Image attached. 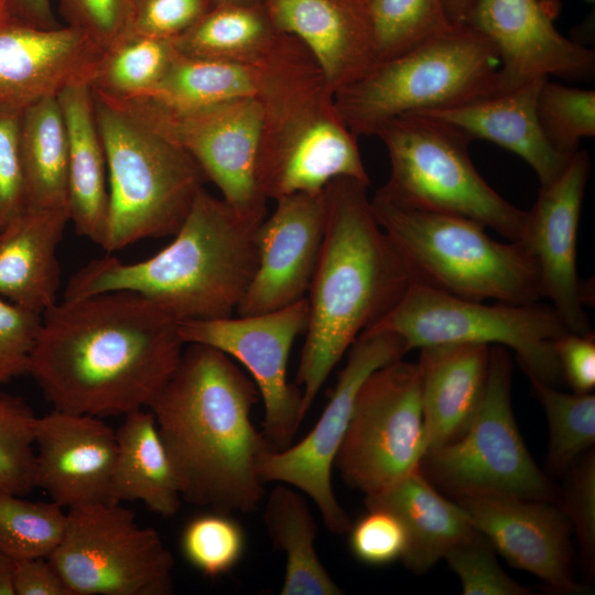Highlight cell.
<instances>
[{
	"label": "cell",
	"instance_id": "1",
	"mask_svg": "<svg viewBox=\"0 0 595 595\" xmlns=\"http://www.w3.org/2000/svg\"><path fill=\"white\" fill-rule=\"evenodd\" d=\"M184 345L178 321L138 293L64 299L42 314L28 375L55 410L127 415L149 408Z\"/></svg>",
	"mask_w": 595,
	"mask_h": 595
},
{
	"label": "cell",
	"instance_id": "2",
	"mask_svg": "<svg viewBox=\"0 0 595 595\" xmlns=\"http://www.w3.org/2000/svg\"><path fill=\"white\" fill-rule=\"evenodd\" d=\"M187 345L148 408L181 496L214 511L252 512L266 493L259 464L272 450L250 419L259 390L228 355L203 344Z\"/></svg>",
	"mask_w": 595,
	"mask_h": 595
},
{
	"label": "cell",
	"instance_id": "3",
	"mask_svg": "<svg viewBox=\"0 0 595 595\" xmlns=\"http://www.w3.org/2000/svg\"><path fill=\"white\" fill-rule=\"evenodd\" d=\"M367 187L339 177L324 188L325 236L306 296L309 320L295 376L305 415L356 338L414 282L377 221Z\"/></svg>",
	"mask_w": 595,
	"mask_h": 595
},
{
	"label": "cell",
	"instance_id": "4",
	"mask_svg": "<svg viewBox=\"0 0 595 595\" xmlns=\"http://www.w3.org/2000/svg\"><path fill=\"white\" fill-rule=\"evenodd\" d=\"M262 221L202 188L165 248L136 262L94 259L71 278L64 299L130 291L178 322L231 316L257 269Z\"/></svg>",
	"mask_w": 595,
	"mask_h": 595
},
{
	"label": "cell",
	"instance_id": "5",
	"mask_svg": "<svg viewBox=\"0 0 595 595\" xmlns=\"http://www.w3.org/2000/svg\"><path fill=\"white\" fill-rule=\"evenodd\" d=\"M370 203L415 282L476 301L532 304L544 298L524 242H500L474 219L404 204L380 188Z\"/></svg>",
	"mask_w": 595,
	"mask_h": 595
},
{
	"label": "cell",
	"instance_id": "6",
	"mask_svg": "<svg viewBox=\"0 0 595 595\" xmlns=\"http://www.w3.org/2000/svg\"><path fill=\"white\" fill-rule=\"evenodd\" d=\"M108 174L107 252L174 235L206 177L177 144L91 89Z\"/></svg>",
	"mask_w": 595,
	"mask_h": 595
},
{
	"label": "cell",
	"instance_id": "7",
	"mask_svg": "<svg viewBox=\"0 0 595 595\" xmlns=\"http://www.w3.org/2000/svg\"><path fill=\"white\" fill-rule=\"evenodd\" d=\"M500 62L493 43L469 23L443 32L394 57L334 94L337 110L356 136H376L387 121L439 110L500 91Z\"/></svg>",
	"mask_w": 595,
	"mask_h": 595
},
{
	"label": "cell",
	"instance_id": "8",
	"mask_svg": "<svg viewBox=\"0 0 595 595\" xmlns=\"http://www.w3.org/2000/svg\"><path fill=\"white\" fill-rule=\"evenodd\" d=\"M256 176L264 198L322 192L339 177L369 185L357 137L343 121L313 60L262 100Z\"/></svg>",
	"mask_w": 595,
	"mask_h": 595
},
{
	"label": "cell",
	"instance_id": "9",
	"mask_svg": "<svg viewBox=\"0 0 595 595\" xmlns=\"http://www.w3.org/2000/svg\"><path fill=\"white\" fill-rule=\"evenodd\" d=\"M390 160L380 187L391 198L474 219L507 240L522 241L528 210L501 197L478 173L468 152L472 141L457 128L422 112L398 116L376 133Z\"/></svg>",
	"mask_w": 595,
	"mask_h": 595
},
{
	"label": "cell",
	"instance_id": "10",
	"mask_svg": "<svg viewBox=\"0 0 595 595\" xmlns=\"http://www.w3.org/2000/svg\"><path fill=\"white\" fill-rule=\"evenodd\" d=\"M367 331L396 334L409 351L443 344L499 345L516 353L528 377L552 386L562 378L554 342L570 332L550 304H487L415 281Z\"/></svg>",
	"mask_w": 595,
	"mask_h": 595
},
{
	"label": "cell",
	"instance_id": "11",
	"mask_svg": "<svg viewBox=\"0 0 595 595\" xmlns=\"http://www.w3.org/2000/svg\"><path fill=\"white\" fill-rule=\"evenodd\" d=\"M509 349L490 347L485 392L470 425L455 441L426 452L421 472L453 497L502 495L554 500L518 430L511 407Z\"/></svg>",
	"mask_w": 595,
	"mask_h": 595
},
{
	"label": "cell",
	"instance_id": "12",
	"mask_svg": "<svg viewBox=\"0 0 595 595\" xmlns=\"http://www.w3.org/2000/svg\"><path fill=\"white\" fill-rule=\"evenodd\" d=\"M72 595H170L174 559L120 502L73 507L47 556Z\"/></svg>",
	"mask_w": 595,
	"mask_h": 595
},
{
	"label": "cell",
	"instance_id": "13",
	"mask_svg": "<svg viewBox=\"0 0 595 595\" xmlns=\"http://www.w3.org/2000/svg\"><path fill=\"white\" fill-rule=\"evenodd\" d=\"M426 451L420 368L401 358L360 386L334 467L370 496L419 470Z\"/></svg>",
	"mask_w": 595,
	"mask_h": 595
},
{
	"label": "cell",
	"instance_id": "14",
	"mask_svg": "<svg viewBox=\"0 0 595 595\" xmlns=\"http://www.w3.org/2000/svg\"><path fill=\"white\" fill-rule=\"evenodd\" d=\"M115 100L183 149L240 216L266 218L267 199L256 176L263 120L261 100L234 99L191 107L148 98Z\"/></svg>",
	"mask_w": 595,
	"mask_h": 595
},
{
	"label": "cell",
	"instance_id": "15",
	"mask_svg": "<svg viewBox=\"0 0 595 595\" xmlns=\"http://www.w3.org/2000/svg\"><path fill=\"white\" fill-rule=\"evenodd\" d=\"M347 360L335 388L313 429L299 442L268 451L259 464L263 483H283L306 494L316 505L328 531L348 532L351 522L335 497L332 469L348 426L357 392L378 368L403 358L409 351L396 334L361 333L348 348Z\"/></svg>",
	"mask_w": 595,
	"mask_h": 595
},
{
	"label": "cell",
	"instance_id": "16",
	"mask_svg": "<svg viewBox=\"0 0 595 595\" xmlns=\"http://www.w3.org/2000/svg\"><path fill=\"white\" fill-rule=\"evenodd\" d=\"M309 304L255 315L178 322L185 344L214 347L238 360L255 381L264 408L262 433L274 451L292 441L305 418L302 390L289 382L288 363L295 338L305 333Z\"/></svg>",
	"mask_w": 595,
	"mask_h": 595
},
{
	"label": "cell",
	"instance_id": "17",
	"mask_svg": "<svg viewBox=\"0 0 595 595\" xmlns=\"http://www.w3.org/2000/svg\"><path fill=\"white\" fill-rule=\"evenodd\" d=\"M591 160L577 150L563 172L550 184L540 185L534 205L528 210L523 242L540 274L543 296L573 333L591 332L584 310L589 290L576 269V239Z\"/></svg>",
	"mask_w": 595,
	"mask_h": 595
},
{
	"label": "cell",
	"instance_id": "18",
	"mask_svg": "<svg viewBox=\"0 0 595 595\" xmlns=\"http://www.w3.org/2000/svg\"><path fill=\"white\" fill-rule=\"evenodd\" d=\"M274 202L258 229V264L237 315L280 310L307 296L325 236L324 190Z\"/></svg>",
	"mask_w": 595,
	"mask_h": 595
},
{
	"label": "cell",
	"instance_id": "19",
	"mask_svg": "<svg viewBox=\"0 0 595 595\" xmlns=\"http://www.w3.org/2000/svg\"><path fill=\"white\" fill-rule=\"evenodd\" d=\"M466 23L497 50L500 91L550 75L593 74L594 51L560 34L539 0H474Z\"/></svg>",
	"mask_w": 595,
	"mask_h": 595
},
{
	"label": "cell",
	"instance_id": "20",
	"mask_svg": "<svg viewBox=\"0 0 595 595\" xmlns=\"http://www.w3.org/2000/svg\"><path fill=\"white\" fill-rule=\"evenodd\" d=\"M454 500L510 565L556 593H583L571 572L570 522L551 501L502 495H461Z\"/></svg>",
	"mask_w": 595,
	"mask_h": 595
},
{
	"label": "cell",
	"instance_id": "21",
	"mask_svg": "<svg viewBox=\"0 0 595 595\" xmlns=\"http://www.w3.org/2000/svg\"><path fill=\"white\" fill-rule=\"evenodd\" d=\"M35 487L64 509L113 502L116 431L98 416L53 410L36 419Z\"/></svg>",
	"mask_w": 595,
	"mask_h": 595
},
{
	"label": "cell",
	"instance_id": "22",
	"mask_svg": "<svg viewBox=\"0 0 595 595\" xmlns=\"http://www.w3.org/2000/svg\"><path fill=\"white\" fill-rule=\"evenodd\" d=\"M104 51L69 25H0V108L23 110L66 87L89 84Z\"/></svg>",
	"mask_w": 595,
	"mask_h": 595
},
{
	"label": "cell",
	"instance_id": "23",
	"mask_svg": "<svg viewBox=\"0 0 595 595\" xmlns=\"http://www.w3.org/2000/svg\"><path fill=\"white\" fill-rule=\"evenodd\" d=\"M279 31L296 39L335 94L378 61L366 0H262Z\"/></svg>",
	"mask_w": 595,
	"mask_h": 595
},
{
	"label": "cell",
	"instance_id": "24",
	"mask_svg": "<svg viewBox=\"0 0 595 595\" xmlns=\"http://www.w3.org/2000/svg\"><path fill=\"white\" fill-rule=\"evenodd\" d=\"M311 58L291 35L279 51L256 62L202 60L176 53L160 82L138 98L178 107L247 98L262 100Z\"/></svg>",
	"mask_w": 595,
	"mask_h": 595
},
{
	"label": "cell",
	"instance_id": "25",
	"mask_svg": "<svg viewBox=\"0 0 595 595\" xmlns=\"http://www.w3.org/2000/svg\"><path fill=\"white\" fill-rule=\"evenodd\" d=\"M544 79L459 106L419 112L450 123L470 140H488L517 154L532 167L540 185H547L563 172L572 155L558 151L540 126L537 96Z\"/></svg>",
	"mask_w": 595,
	"mask_h": 595
},
{
	"label": "cell",
	"instance_id": "26",
	"mask_svg": "<svg viewBox=\"0 0 595 595\" xmlns=\"http://www.w3.org/2000/svg\"><path fill=\"white\" fill-rule=\"evenodd\" d=\"M490 347L443 344L420 348L416 363L426 452L455 441L470 425L485 392Z\"/></svg>",
	"mask_w": 595,
	"mask_h": 595
},
{
	"label": "cell",
	"instance_id": "27",
	"mask_svg": "<svg viewBox=\"0 0 595 595\" xmlns=\"http://www.w3.org/2000/svg\"><path fill=\"white\" fill-rule=\"evenodd\" d=\"M67 206L26 207L0 227V298L43 314L57 303Z\"/></svg>",
	"mask_w": 595,
	"mask_h": 595
},
{
	"label": "cell",
	"instance_id": "28",
	"mask_svg": "<svg viewBox=\"0 0 595 595\" xmlns=\"http://www.w3.org/2000/svg\"><path fill=\"white\" fill-rule=\"evenodd\" d=\"M67 132V206L77 235L102 248L108 224L107 162L91 88L80 82L57 96Z\"/></svg>",
	"mask_w": 595,
	"mask_h": 595
},
{
	"label": "cell",
	"instance_id": "29",
	"mask_svg": "<svg viewBox=\"0 0 595 595\" xmlns=\"http://www.w3.org/2000/svg\"><path fill=\"white\" fill-rule=\"evenodd\" d=\"M365 506L393 513L408 539L404 565L416 574L433 567L457 543L477 532L465 510L443 497L421 468L387 489L365 496Z\"/></svg>",
	"mask_w": 595,
	"mask_h": 595
},
{
	"label": "cell",
	"instance_id": "30",
	"mask_svg": "<svg viewBox=\"0 0 595 595\" xmlns=\"http://www.w3.org/2000/svg\"><path fill=\"white\" fill-rule=\"evenodd\" d=\"M116 437L113 502L140 501L161 517L176 515L182 496L153 413L141 409L125 415Z\"/></svg>",
	"mask_w": 595,
	"mask_h": 595
},
{
	"label": "cell",
	"instance_id": "31",
	"mask_svg": "<svg viewBox=\"0 0 595 595\" xmlns=\"http://www.w3.org/2000/svg\"><path fill=\"white\" fill-rule=\"evenodd\" d=\"M289 37L277 29L260 0L215 4L172 42L185 57L256 62L274 54Z\"/></svg>",
	"mask_w": 595,
	"mask_h": 595
},
{
	"label": "cell",
	"instance_id": "32",
	"mask_svg": "<svg viewBox=\"0 0 595 595\" xmlns=\"http://www.w3.org/2000/svg\"><path fill=\"white\" fill-rule=\"evenodd\" d=\"M263 522L273 547L284 553L281 595H342L318 558L317 526L304 497L279 483L268 496Z\"/></svg>",
	"mask_w": 595,
	"mask_h": 595
},
{
	"label": "cell",
	"instance_id": "33",
	"mask_svg": "<svg viewBox=\"0 0 595 595\" xmlns=\"http://www.w3.org/2000/svg\"><path fill=\"white\" fill-rule=\"evenodd\" d=\"M19 158L26 207L67 206L68 141L57 96L22 110Z\"/></svg>",
	"mask_w": 595,
	"mask_h": 595
},
{
	"label": "cell",
	"instance_id": "34",
	"mask_svg": "<svg viewBox=\"0 0 595 595\" xmlns=\"http://www.w3.org/2000/svg\"><path fill=\"white\" fill-rule=\"evenodd\" d=\"M175 55L170 40L126 34L102 53L89 86L118 100L143 96L160 82Z\"/></svg>",
	"mask_w": 595,
	"mask_h": 595
},
{
	"label": "cell",
	"instance_id": "35",
	"mask_svg": "<svg viewBox=\"0 0 595 595\" xmlns=\"http://www.w3.org/2000/svg\"><path fill=\"white\" fill-rule=\"evenodd\" d=\"M528 378L548 421V469L562 474L595 443V396L562 392L552 385Z\"/></svg>",
	"mask_w": 595,
	"mask_h": 595
},
{
	"label": "cell",
	"instance_id": "36",
	"mask_svg": "<svg viewBox=\"0 0 595 595\" xmlns=\"http://www.w3.org/2000/svg\"><path fill=\"white\" fill-rule=\"evenodd\" d=\"M377 61L419 45L452 25L444 0H366Z\"/></svg>",
	"mask_w": 595,
	"mask_h": 595
},
{
	"label": "cell",
	"instance_id": "37",
	"mask_svg": "<svg viewBox=\"0 0 595 595\" xmlns=\"http://www.w3.org/2000/svg\"><path fill=\"white\" fill-rule=\"evenodd\" d=\"M22 497L0 489V551L12 560L47 558L64 533L66 511L53 500Z\"/></svg>",
	"mask_w": 595,
	"mask_h": 595
},
{
	"label": "cell",
	"instance_id": "38",
	"mask_svg": "<svg viewBox=\"0 0 595 595\" xmlns=\"http://www.w3.org/2000/svg\"><path fill=\"white\" fill-rule=\"evenodd\" d=\"M180 547L190 565L205 576L217 577L232 571L242 559L246 533L229 513L212 510L185 524Z\"/></svg>",
	"mask_w": 595,
	"mask_h": 595
},
{
	"label": "cell",
	"instance_id": "39",
	"mask_svg": "<svg viewBox=\"0 0 595 595\" xmlns=\"http://www.w3.org/2000/svg\"><path fill=\"white\" fill-rule=\"evenodd\" d=\"M37 416L21 397L0 392V489L25 496L35 488Z\"/></svg>",
	"mask_w": 595,
	"mask_h": 595
},
{
	"label": "cell",
	"instance_id": "40",
	"mask_svg": "<svg viewBox=\"0 0 595 595\" xmlns=\"http://www.w3.org/2000/svg\"><path fill=\"white\" fill-rule=\"evenodd\" d=\"M537 113L549 142L573 155L583 138L595 136V91L564 86L545 78L537 96Z\"/></svg>",
	"mask_w": 595,
	"mask_h": 595
},
{
	"label": "cell",
	"instance_id": "41",
	"mask_svg": "<svg viewBox=\"0 0 595 595\" xmlns=\"http://www.w3.org/2000/svg\"><path fill=\"white\" fill-rule=\"evenodd\" d=\"M444 559L457 575L464 595L531 594L529 588L502 570L495 555V549L478 531L455 544Z\"/></svg>",
	"mask_w": 595,
	"mask_h": 595
},
{
	"label": "cell",
	"instance_id": "42",
	"mask_svg": "<svg viewBox=\"0 0 595 595\" xmlns=\"http://www.w3.org/2000/svg\"><path fill=\"white\" fill-rule=\"evenodd\" d=\"M563 513L573 524L581 559L591 575L595 564V455L588 451L567 469Z\"/></svg>",
	"mask_w": 595,
	"mask_h": 595
},
{
	"label": "cell",
	"instance_id": "43",
	"mask_svg": "<svg viewBox=\"0 0 595 595\" xmlns=\"http://www.w3.org/2000/svg\"><path fill=\"white\" fill-rule=\"evenodd\" d=\"M349 548L353 555L368 565H386L402 559L408 539L400 520L390 511L369 508L350 526Z\"/></svg>",
	"mask_w": 595,
	"mask_h": 595
},
{
	"label": "cell",
	"instance_id": "44",
	"mask_svg": "<svg viewBox=\"0 0 595 595\" xmlns=\"http://www.w3.org/2000/svg\"><path fill=\"white\" fill-rule=\"evenodd\" d=\"M215 4V0H134L127 34L173 41Z\"/></svg>",
	"mask_w": 595,
	"mask_h": 595
},
{
	"label": "cell",
	"instance_id": "45",
	"mask_svg": "<svg viewBox=\"0 0 595 595\" xmlns=\"http://www.w3.org/2000/svg\"><path fill=\"white\" fill-rule=\"evenodd\" d=\"M42 314L0 298V385L28 375Z\"/></svg>",
	"mask_w": 595,
	"mask_h": 595
},
{
	"label": "cell",
	"instance_id": "46",
	"mask_svg": "<svg viewBox=\"0 0 595 595\" xmlns=\"http://www.w3.org/2000/svg\"><path fill=\"white\" fill-rule=\"evenodd\" d=\"M66 25L85 33L104 52L128 32L134 0H58Z\"/></svg>",
	"mask_w": 595,
	"mask_h": 595
},
{
	"label": "cell",
	"instance_id": "47",
	"mask_svg": "<svg viewBox=\"0 0 595 595\" xmlns=\"http://www.w3.org/2000/svg\"><path fill=\"white\" fill-rule=\"evenodd\" d=\"M21 112L0 108V227L26 208L19 158Z\"/></svg>",
	"mask_w": 595,
	"mask_h": 595
},
{
	"label": "cell",
	"instance_id": "48",
	"mask_svg": "<svg viewBox=\"0 0 595 595\" xmlns=\"http://www.w3.org/2000/svg\"><path fill=\"white\" fill-rule=\"evenodd\" d=\"M554 351L561 376L573 392H591L595 387L594 333L566 332L554 342Z\"/></svg>",
	"mask_w": 595,
	"mask_h": 595
},
{
	"label": "cell",
	"instance_id": "49",
	"mask_svg": "<svg viewBox=\"0 0 595 595\" xmlns=\"http://www.w3.org/2000/svg\"><path fill=\"white\" fill-rule=\"evenodd\" d=\"M14 595H72L47 558L14 560Z\"/></svg>",
	"mask_w": 595,
	"mask_h": 595
},
{
	"label": "cell",
	"instance_id": "50",
	"mask_svg": "<svg viewBox=\"0 0 595 595\" xmlns=\"http://www.w3.org/2000/svg\"><path fill=\"white\" fill-rule=\"evenodd\" d=\"M10 19L39 28H55L52 0H7Z\"/></svg>",
	"mask_w": 595,
	"mask_h": 595
},
{
	"label": "cell",
	"instance_id": "51",
	"mask_svg": "<svg viewBox=\"0 0 595 595\" xmlns=\"http://www.w3.org/2000/svg\"><path fill=\"white\" fill-rule=\"evenodd\" d=\"M474 0H444L447 19L452 24L466 23Z\"/></svg>",
	"mask_w": 595,
	"mask_h": 595
},
{
	"label": "cell",
	"instance_id": "52",
	"mask_svg": "<svg viewBox=\"0 0 595 595\" xmlns=\"http://www.w3.org/2000/svg\"><path fill=\"white\" fill-rule=\"evenodd\" d=\"M14 560L0 551V595H14L12 585Z\"/></svg>",
	"mask_w": 595,
	"mask_h": 595
},
{
	"label": "cell",
	"instance_id": "53",
	"mask_svg": "<svg viewBox=\"0 0 595 595\" xmlns=\"http://www.w3.org/2000/svg\"><path fill=\"white\" fill-rule=\"evenodd\" d=\"M11 20L8 9V1L0 0V25Z\"/></svg>",
	"mask_w": 595,
	"mask_h": 595
},
{
	"label": "cell",
	"instance_id": "54",
	"mask_svg": "<svg viewBox=\"0 0 595 595\" xmlns=\"http://www.w3.org/2000/svg\"><path fill=\"white\" fill-rule=\"evenodd\" d=\"M260 0H215L216 4L218 3H238V2H255Z\"/></svg>",
	"mask_w": 595,
	"mask_h": 595
},
{
	"label": "cell",
	"instance_id": "55",
	"mask_svg": "<svg viewBox=\"0 0 595 595\" xmlns=\"http://www.w3.org/2000/svg\"><path fill=\"white\" fill-rule=\"evenodd\" d=\"M585 1H586V2H589V3H593V2H594V0H585Z\"/></svg>",
	"mask_w": 595,
	"mask_h": 595
}]
</instances>
